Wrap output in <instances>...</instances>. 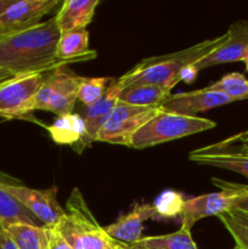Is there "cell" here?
Wrapping results in <instances>:
<instances>
[{
    "label": "cell",
    "mask_w": 248,
    "mask_h": 249,
    "mask_svg": "<svg viewBox=\"0 0 248 249\" xmlns=\"http://www.w3.org/2000/svg\"><path fill=\"white\" fill-rule=\"evenodd\" d=\"M60 34L53 17L31 29L0 38V72L10 79L29 73H50L68 66L55 57Z\"/></svg>",
    "instance_id": "1"
},
{
    "label": "cell",
    "mask_w": 248,
    "mask_h": 249,
    "mask_svg": "<svg viewBox=\"0 0 248 249\" xmlns=\"http://www.w3.org/2000/svg\"><path fill=\"white\" fill-rule=\"evenodd\" d=\"M225 40L226 33L199 41L177 53L143 58L131 70L121 75L118 80L124 89L143 84H155L172 90L179 83L177 77L184 68L206 57Z\"/></svg>",
    "instance_id": "2"
},
{
    "label": "cell",
    "mask_w": 248,
    "mask_h": 249,
    "mask_svg": "<svg viewBox=\"0 0 248 249\" xmlns=\"http://www.w3.org/2000/svg\"><path fill=\"white\" fill-rule=\"evenodd\" d=\"M73 249H123L113 240L88 207L79 189H73L66 202V215L56 226Z\"/></svg>",
    "instance_id": "3"
},
{
    "label": "cell",
    "mask_w": 248,
    "mask_h": 249,
    "mask_svg": "<svg viewBox=\"0 0 248 249\" xmlns=\"http://www.w3.org/2000/svg\"><path fill=\"white\" fill-rule=\"evenodd\" d=\"M215 126V122L203 117L185 116L162 109L136 131L129 147L143 150L209 130Z\"/></svg>",
    "instance_id": "4"
},
{
    "label": "cell",
    "mask_w": 248,
    "mask_h": 249,
    "mask_svg": "<svg viewBox=\"0 0 248 249\" xmlns=\"http://www.w3.org/2000/svg\"><path fill=\"white\" fill-rule=\"evenodd\" d=\"M213 182L220 187V191L201 195L185 201L180 215L181 228L191 230L201 219L219 216L220 214L232 211L248 190V185L233 184L218 179H213Z\"/></svg>",
    "instance_id": "5"
},
{
    "label": "cell",
    "mask_w": 248,
    "mask_h": 249,
    "mask_svg": "<svg viewBox=\"0 0 248 249\" xmlns=\"http://www.w3.org/2000/svg\"><path fill=\"white\" fill-rule=\"evenodd\" d=\"M48 73H29L0 82V118H24L35 111L36 94Z\"/></svg>",
    "instance_id": "6"
},
{
    "label": "cell",
    "mask_w": 248,
    "mask_h": 249,
    "mask_svg": "<svg viewBox=\"0 0 248 249\" xmlns=\"http://www.w3.org/2000/svg\"><path fill=\"white\" fill-rule=\"evenodd\" d=\"M162 109V107H139L118 101L99 131L96 141L129 147L136 131Z\"/></svg>",
    "instance_id": "7"
},
{
    "label": "cell",
    "mask_w": 248,
    "mask_h": 249,
    "mask_svg": "<svg viewBox=\"0 0 248 249\" xmlns=\"http://www.w3.org/2000/svg\"><path fill=\"white\" fill-rule=\"evenodd\" d=\"M0 187L15 197L45 228H56L65 218L66 211L57 201V187L35 190L2 179H0Z\"/></svg>",
    "instance_id": "8"
},
{
    "label": "cell",
    "mask_w": 248,
    "mask_h": 249,
    "mask_svg": "<svg viewBox=\"0 0 248 249\" xmlns=\"http://www.w3.org/2000/svg\"><path fill=\"white\" fill-rule=\"evenodd\" d=\"M58 0H21L14 1L0 15V38L27 31L40 24L41 19L50 14Z\"/></svg>",
    "instance_id": "9"
},
{
    "label": "cell",
    "mask_w": 248,
    "mask_h": 249,
    "mask_svg": "<svg viewBox=\"0 0 248 249\" xmlns=\"http://www.w3.org/2000/svg\"><path fill=\"white\" fill-rule=\"evenodd\" d=\"M248 57V19H240L229 27L226 40L209 55L194 63L197 71L223 65V63L245 61Z\"/></svg>",
    "instance_id": "10"
},
{
    "label": "cell",
    "mask_w": 248,
    "mask_h": 249,
    "mask_svg": "<svg viewBox=\"0 0 248 249\" xmlns=\"http://www.w3.org/2000/svg\"><path fill=\"white\" fill-rule=\"evenodd\" d=\"M123 90L124 88L122 87L119 80H113L104 94V96L96 104L90 107H85L84 116H83L85 124V135L83 140L77 146H74V150H77V152L80 153L85 147H88L97 140L99 131L101 130L104 124L111 116L116 105L118 104Z\"/></svg>",
    "instance_id": "11"
},
{
    "label": "cell",
    "mask_w": 248,
    "mask_h": 249,
    "mask_svg": "<svg viewBox=\"0 0 248 249\" xmlns=\"http://www.w3.org/2000/svg\"><path fill=\"white\" fill-rule=\"evenodd\" d=\"M232 102L235 101L226 95L209 90L208 88H203V89L194 90V91L172 95L168 101L163 105L162 108L167 112L196 117V114L204 113L216 107L232 104Z\"/></svg>",
    "instance_id": "12"
},
{
    "label": "cell",
    "mask_w": 248,
    "mask_h": 249,
    "mask_svg": "<svg viewBox=\"0 0 248 249\" xmlns=\"http://www.w3.org/2000/svg\"><path fill=\"white\" fill-rule=\"evenodd\" d=\"M48 78L53 85V99L49 112H53L57 117L73 113L80 83L84 77L75 74L65 66L48 73Z\"/></svg>",
    "instance_id": "13"
},
{
    "label": "cell",
    "mask_w": 248,
    "mask_h": 249,
    "mask_svg": "<svg viewBox=\"0 0 248 249\" xmlns=\"http://www.w3.org/2000/svg\"><path fill=\"white\" fill-rule=\"evenodd\" d=\"M153 204H135L130 212L119 216L105 230L113 240L124 245H135L142 238V225L146 220L157 219Z\"/></svg>",
    "instance_id": "14"
},
{
    "label": "cell",
    "mask_w": 248,
    "mask_h": 249,
    "mask_svg": "<svg viewBox=\"0 0 248 249\" xmlns=\"http://www.w3.org/2000/svg\"><path fill=\"white\" fill-rule=\"evenodd\" d=\"M99 0H66L61 4L55 21L60 33L82 31L92 21Z\"/></svg>",
    "instance_id": "15"
},
{
    "label": "cell",
    "mask_w": 248,
    "mask_h": 249,
    "mask_svg": "<svg viewBox=\"0 0 248 249\" xmlns=\"http://www.w3.org/2000/svg\"><path fill=\"white\" fill-rule=\"evenodd\" d=\"M190 160L208 167L220 168L238 173L248 179V156L228 151L212 150L208 146L197 148L190 152Z\"/></svg>",
    "instance_id": "16"
},
{
    "label": "cell",
    "mask_w": 248,
    "mask_h": 249,
    "mask_svg": "<svg viewBox=\"0 0 248 249\" xmlns=\"http://www.w3.org/2000/svg\"><path fill=\"white\" fill-rule=\"evenodd\" d=\"M96 55V51L89 50V32L87 29L60 34L55 51V57L57 60L71 65L94 60Z\"/></svg>",
    "instance_id": "17"
},
{
    "label": "cell",
    "mask_w": 248,
    "mask_h": 249,
    "mask_svg": "<svg viewBox=\"0 0 248 249\" xmlns=\"http://www.w3.org/2000/svg\"><path fill=\"white\" fill-rule=\"evenodd\" d=\"M53 142L58 145L77 146L85 135L84 119L80 114L71 113L57 117L53 124L44 125Z\"/></svg>",
    "instance_id": "18"
},
{
    "label": "cell",
    "mask_w": 248,
    "mask_h": 249,
    "mask_svg": "<svg viewBox=\"0 0 248 249\" xmlns=\"http://www.w3.org/2000/svg\"><path fill=\"white\" fill-rule=\"evenodd\" d=\"M172 96L170 90L155 84L129 87L122 91L119 101L139 107H162Z\"/></svg>",
    "instance_id": "19"
},
{
    "label": "cell",
    "mask_w": 248,
    "mask_h": 249,
    "mask_svg": "<svg viewBox=\"0 0 248 249\" xmlns=\"http://www.w3.org/2000/svg\"><path fill=\"white\" fill-rule=\"evenodd\" d=\"M17 249H49L48 230L45 226L19 223L5 229Z\"/></svg>",
    "instance_id": "20"
},
{
    "label": "cell",
    "mask_w": 248,
    "mask_h": 249,
    "mask_svg": "<svg viewBox=\"0 0 248 249\" xmlns=\"http://www.w3.org/2000/svg\"><path fill=\"white\" fill-rule=\"evenodd\" d=\"M130 246L142 249H198L191 236V230L184 228L167 235L142 237Z\"/></svg>",
    "instance_id": "21"
},
{
    "label": "cell",
    "mask_w": 248,
    "mask_h": 249,
    "mask_svg": "<svg viewBox=\"0 0 248 249\" xmlns=\"http://www.w3.org/2000/svg\"><path fill=\"white\" fill-rule=\"evenodd\" d=\"M19 223L36 225V219L15 197L0 187V229L5 230Z\"/></svg>",
    "instance_id": "22"
},
{
    "label": "cell",
    "mask_w": 248,
    "mask_h": 249,
    "mask_svg": "<svg viewBox=\"0 0 248 249\" xmlns=\"http://www.w3.org/2000/svg\"><path fill=\"white\" fill-rule=\"evenodd\" d=\"M207 88L209 90L226 95L233 101L248 100V79L242 73H229V74L223 75L218 82L213 83Z\"/></svg>",
    "instance_id": "23"
},
{
    "label": "cell",
    "mask_w": 248,
    "mask_h": 249,
    "mask_svg": "<svg viewBox=\"0 0 248 249\" xmlns=\"http://www.w3.org/2000/svg\"><path fill=\"white\" fill-rule=\"evenodd\" d=\"M112 82H113V77H84L80 83L78 100L85 107L92 106L104 96Z\"/></svg>",
    "instance_id": "24"
},
{
    "label": "cell",
    "mask_w": 248,
    "mask_h": 249,
    "mask_svg": "<svg viewBox=\"0 0 248 249\" xmlns=\"http://www.w3.org/2000/svg\"><path fill=\"white\" fill-rule=\"evenodd\" d=\"M185 199L182 195L173 190L163 191L156 198L153 207L157 212L158 218H177L181 215Z\"/></svg>",
    "instance_id": "25"
},
{
    "label": "cell",
    "mask_w": 248,
    "mask_h": 249,
    "mask_svg": "<svg viewBox=\"0 0 248 249\" xmlns=\"http://www.w3.org/2000/svg\"><path fill=\"white\" fill-rule=\"evenodd\" d=\"M218 218L221 221V224L225 226L226 230L229 231L231 237L233 238L236 246H238V247L242 249H248V226L243 225L240 221L236 220L231 215L230 212L220 214Z\"/></svg>",
    "instance_id": "26"
},
{
    "label": "cell",
    "mask_w": 248,
    "mask_h": 249,
    "mask_svg": "<svg viewBox=\"0 0 248 249\" xmlns=\"http://www.w3.org/2000/svg\"><path fill=\"white\" fill-rule=\"evenodd\" d=\"M209 148L216 151H228V152L240 153V155L248 156V129L241 133L229 136L220 142L209 145Z\"/></svg>",
    "instance_id": "27"
},
{
    "label": "cell",
    "mask_w": 248,
    "mask_h": 249,
    "mask_svg": "<svg viewBox=\"0 0 248 249\" xmlns=\"http://www.w3.org/2000/svg\"><path fill=\"white\" fill-rule=\"evenodd\" d=\"M49 237V249H73L56 228H46Z\"/></svg>",
    "instance_id": "28"
},
{
    "label": "cell",
    "mask_w": 248,
    "mask_h": 249,
    "mask_svg": "<svg viewBox=\"0 0 248 249\" xmlns=\"http://www.w3.org/2000/svg\"><path fill=\"white\" fill-rule=\"evenodd\" d=\"M197 74H198V71L194 67V66H189V67L184 68V70L180 72L179 77H177V80L179 82H185L187 84H191L196 80Z\"/></svg>",
    "instance_id": "29"
},
{
    "label": "cell",
    "mask_w": 248,
    "mask_h": 249,
    "mask_svg": "<svg viewBox=\"0 0 248 249\" xmlns=\"http://www.w3.org/2000/svg\"><path fill=\"white\" fill-rule=\"evenodd\" d=\"M0 249H17L5 230L0 229Z\"/></svg>",
    "instance_id": "30"
},
{
    "label": "cell",
    "mask_w": 248,
    "mask_h": 249,
    "mask_svg": "<svg viewBox=\"0 0 248 249\" xmlns=\"http://www.w3.org/2000/svg\"><path fill=\"white\" fill-rule=\"evenodd\" d=\"M232 211H237V212H241V213L248 214V190L247 192H246L245 196H243L242 198L236 203L235 208H233Z\"/></svg>",
    "instance_id": "31"
},
{
    "label": "cell",
    "mask_w": 248,
    "mask_h": 249,
    "mask_svg": "<svg viewBox=\"0 0 248 249\" xmlns=\"http://www.w3.org/2000/svg\"><path fill=\"white\" fill-rule=\"evenodd\" d=\"M230 214L236 219V220L240 221L241 224L248 226V214L241 213V212H237V211H230Z\"/></svg>",
    "instance_id": "32"
},
{
    "label": "cell",
    "mask_w": 248,
    "mask_h": 249,
    "mask_svg": "<svg viewBox=\"0 0 248 249\" xmlns=\"http://www.w3.org/2000/svg\"><path fill=\"white\" fill-rule=\"evenodd\" d=\"M15 0H0V15L10 6V5L14 4Z\"/></svg>",
    "instance_id": "33"
},
{
    "label": "cell",
    "mask_w": 248,
    "mask_h": 249,
    "mask_svg": "<svg viewBox=\"0 0 248 249\" xmlns=\"http://www.w3.org/2000/svg\"><path fill=\"white\" fill-rule=\"evenodd\" d=\"M123 249H142V248H138L135 246H130V245H124Z\"/></svg>",
    "instance_id": "34"
},
{
    "label": "cell",
    "mask_w": 248,
    "mask_h": 249,
    "mask_svg": "<svg viewBox=\"0 0 248 249\" xmlns=\"http://www.w3.org/2000/svg\"><path fill=\"white\" fill-rule=\"evenodd\" d=\"M6 79H7V78L5 77V75L2 74L1 72H0V82H2V80H6Z\"/></svg>",
    "instance_id": "35"
},
{
    "label": "cell",
    "mask_w": 248,
    "mask_h": 249,
    "mask_svg": "<svg viewBox=\"0 0 248 249\" xmlns=\"http://www.w3.org/2000/svg\"><path fill=\"white\" fill-rule=\"evenodd\" d=\"M232 249H242V248H240V247H238V246H235V247H233Z\"/></svg>",
    "instance_id": "36"
}]
</instances>
